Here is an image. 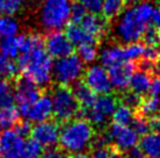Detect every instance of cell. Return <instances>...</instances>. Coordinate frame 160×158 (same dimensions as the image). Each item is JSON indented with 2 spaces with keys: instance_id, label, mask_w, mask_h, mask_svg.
Returning <instances> with one entry per match:
<instances>
[{
  "instance_id": "60d3db41",
  "label": "cell",
  "mask_w": 160,
  "mask_h": 158,
  "mask_svg": "<svg viewBox=\"0 0 160 158\" xmlns=\"http://www.w3.org/2000/svg\"><path fill=\"white\" fill-rule=\"evenodd\" d=\"M151 132H160V116L154 115L148 118Z\"/></svg>"
},
{
  "instance_id": "4fadbf2b",
  "label": "cell",
  "mask_w": 160,
  "mask_h": 158,
  "mask_svg": "<svg viewBox=\"0 0 160 158\" xmlns=\"http://www.w3.org/2000/svg\"><path fill=\"white\" fill-rule=\"evenodd\" d=\"M25 142V137L17 129L0 132V154L6 158H19Z\"/></svg>"
},
{
  "instance_id": "ee69618b",
  "label": "cell",
  "mask_w": 160,
  "mask_h": 158,
  "mask_svg": "<svg viewBox=\"0 0 160 158\" xmlns=\"http://www.w3.org/2000/svg\"><path fill=\"white\" fill-rule=\"evenodd\" d=\"M152 22L154 25V29L160 33V6L154 8V13H153V16H152Z\"/></svg>"
},
{
  "instance_id": "52a82bcc",
  "label": "cell",
  "mask_w": 160,
  "mask_h": 158,
  "mask_svg": "<svg viewBox=\"0 0 160 158\" xmlns=\"http://www.w3.org/2000/svg\"><path fill=\"white\" fill-rule=\"evenodd\" d=\"M116 107H117V101L113 95L111 94L99 95L87 110L88 121L93 126H104L110 118H112Z\"/></svg>"
},
{
  "instance_id": "5b68a950",
  "label": "cell",
  "mask_w": 160,
  "mask_h": 158,
  "mask_svg": "<svg viewBox=\"0 0 160 158\" xmlns=\"http://www.w3.org/2000/svg\"><path fill=\"white\" fill-rule=\"evenodd\" d=\"M84 63L75 53L58 58L53 64V79L60 86L68 87L80 83L84 75Z\"/></svg>"
},
{
  "instance_id": "f6af8a7d",
  "label": "cell",
  "mask_w": 160,
  "mask_h": 158,
  "mask_svg": "<svg viewBox=\"0 0 160 158\" xmlns=\"http://www.w3.org/2000/svg\"><path fill=\"white\" fill-rule=\"evenodd\" d=\"M70 158H92V157H90L89 155L87 154V152H81V154H75V155H72Z\"/></svg>"
},
{
  "instance_id": "f35d334b",
  "label": "cell",
  "mask_w": 160,
  "mask_h": 158,
  "mask_svg": "<svg viewBox=\"0 0 160 158\" xmlns=\"http://www.w3.org/2000/svg\"><path fill=\"white\" fill-rule=\"evenodd\" d=\"M142 102V97H139V95H137V94H134V93H132V92H129L124 98V104L130 106L131 108L137 107V106H140Z\"/></svg>"
},
{
  "instance_id": "8d00e7d4",
  "label": "cell",
  "mask_w": 160,
  "mask_h": 158,
  "mask_svg": "<svg viewBox=\"0 0 160 158\" xmlns=\"http://www.w3.org/2000/svg\"><path fill=\"white\" fill-rule=\"evenodd\" d=\"M132 128L136 130L138 135H145L148 132H151L150 122H148V118H134L132 122Z\"/></svg>"
},
{
  "instance_id": "2e32d148",
  "label": "cell",
  "mask_w": 160,
  "mask_h": 158,
  "mask_svg": "<svg viewBox=\"0 0 160 158\" xmlns=\"http://www.w3.org/2000/svg\"><path fill=\"white\" fill-rule=\"evenodd\" d=\"M150 97L142 102V112L147 116H160V77L152 81Z\"/></svg>"
},
{
  "instance_id": "d6a6232c",
  "label": "cell",
  "mask_w": 160,
  "mask_h": 158,
  "mask_svg": "<svg viewBox=\"0 0 160 158\" xmlns=\"http://www.w3.org/2000/svg\"><path fill=\"white\" fill-rule=\"evenodd\" d=\"M42 154L43 152H42V148L40 145L38 144L35 141L29 140L25 142L19 158H41Z\"/></svg>"
},
{
  "instance_id": "d4e9b609",
  "label": "cell",
  "mask_w": 160,
  "mask_h": 158,
  "mask_svg": "<svg viewBox=\"0 0 160 158\" xmlns=\"http://www.w3.org/2000/svg\"><path fill=\"white\" fill-rule=\"evenodd\" d=\"M134 120L133 108L130 106L125 105L124 102L117 105L113 115H112V121L113 124H119V126H130Z\"/></svg>"
},
{
  "instance_id": "603a6c76",
  "label": "cell",
  "mask_w": 160,
  "mask_h": 158,
  "mask_svg": "<svg viewBox=\"0 0 160 158\" xmlns=\"http://www.w3.org/2000/svg\"><path fill=\"white\" fill-rule=\"evenodd\" d=\"M19 122V110L12 106L0 107V132L12 129Z\"/></svg>"
},
{
  "instance_id": "3957f363",
  "label": "cell",
  "mask_w": 160,
  "mask_h": 158,
  "mask_svg": "<svg viewBox=\"0 0 160 158\" xmlns=\"http://www.w3.org/2000/svg\"><path fill=\"white\" fill-rule=\"evenodd\" d=\"M95 129L85 118H72L63 124L60 130L58 143L64 152L81 154L85 152L92 145Z\"/></svg>"
},
{
  "instance_id": "83f0119b",
  "label": "cell",
  "mask_w": 160,
  "mask_h": 158,
  "mask_svg": "<svg viewBox=\"0 0 160 158\" xmlns=\"http://www.w3.org/2000/svg\"><path fill=\"white\" fill-rule=\"evenodd\" d=\"M123 53H124V61L126 63H132L144 58L145 55V45L139 42L125 44L123 47Z\"/></svg>"
},
{
  "instance_id": "b9f144b4",
  "label": "cell",
  "mask_w": 160,
  "mask_h": 158,
  "mask_svg": "<svg viewBox=\"0 0 160 158\" xmlns=\"http://www.w3.org/2000/svg\"><path fill=\"white\" fill-rule=\"evenodd\" d=\"M15 129H17V130H18V132H20V134H21L23 137L27 136V135H28V134L32 132V128H31V126L28 124V122L19 123Z\"/></svg>"
},
{
  "instance_id": "836d02e7",
  "label": "cell",
  "mask_w": 160,
  "mask_h": 158,
  "mask_svg": "<svg viewBox=\"0 0 160 158\" xmlns=\"http://www.w3.org/2000/svg\"><path fill=\"white\" fill-rule=\"evenodd\" d=\"M76 4L80 5L88 13L97 14L102 9L103 0H76Z\"/></svg>"
},
{
  "instance_id": "c3c4849f",
  "label": "cell",
  "mask_w": 160,
  "mask_h": 158,
  "mask_svg": "<svg viewBox=\"0 0 160 158\" xmlns=\"http://www.w3.org/2000/svg\"><path fill=\"white\" fill-rule=\"evenodd\" d=\"M0 158H6V157H4V156H2V155L0 154Z\"/></svg>"
},
{
  "instance_id": "4316f807",
  "label": "cell",
  "mask_w": 160,
  "mask_h": 158,
  "mask_svg": "<svg viewBox=\"0 0 160 158\" xmlns=\"http://www.w3.org/2000/svg\"><path fill=\"white\" fill-rule=\"evenodd\" d=\"M124 0H103L102 12L103 16L109 20L118 19L119 15L124 12Z\"/></svg>"
},
{
  "instance_id": "7dc6e473",
  "label": "cell",
  "mask_w": 160,
  "mask_h": 158,
  "mask_svg": "<svg viewBox=\"0 0 160 158\" xmlns=\"http://www.w3.org/2000/svg\"><path fill=\"white\" fill-rule=\"evenodd\" d=\"M124 1H126V2H130V4L134 5V4H138V2H140L142 0H124Z\"/></svg>"
},
{
  "instance_id": "8fae6325",
  "label": "cell",
  "mask_w": 160,
  "mask_h": 158,
  "mask_svg": "<svg viewBox=\"0 0 160 158\" xmlns=\"http://www.w3.org/2000/svg\"><path fill=\"white\" fill-rule=\"evenodd\" d=\"M43 47L50 57L58 59L70 55L74 45L69 41L67 34L58 30L49 33L43 42Z\"/></svg>"
},
{
  "instance_id": "277c9868",
  "label": "cell",
  "mask_w": 160,
  "mask_h": 158,
  "mask_svg": "<svg viewBox=\"0 0 160 158\" xmlns=\"http://www.w3.org/2000/svg\"><path fill=\"white\" fill-rule=\"evenodd\" d=\"M71 0H42L39 7V22L48 31H58L71 18Z\"/></svg>"
},
{
  "instance_id": "ba28073f",
  "label": "cell",
  "mask_w": 160,
  "mask_h": 158,
  "mask_svg": "<svg viewBox=\"0 0 160 158\" xmlns=\"http://www.w3.org/2000/svg\"><path fill=\"white\" fill-rule=\"evenodd\" d=\"M107 138L113 144L116 150L128 152L136 148L139 141V135L136 132L132 126L112 124L107 130Z\"/></svg>"
},
{
  "instance_id": "7bdbcfd3",
  "label": "cell",
  "mask_w": 160,
  "mask_h": 158,
  "mask_svg": "<svg viewBox=\"0 0 160 158\" xmlns=\"http://www.w3.org/2000/svg\"><path fill=\"white\" fill-rule=\"evenodd\" d=\"M125 158H146L145 157V155L142 154V151L139 148H133V149H131L130 151L126 152V156Z\"/></svg>"
},
{
  "instance_id": "cb8c5ba5",
  "label": "cell",
  "mask_w": 160,
  "mask_h": 158,
  "mask_svg": "<svg viewBox=\"0 0 160 158\" xmlns=\"http://www.w3.org/2000/svg\"><path fill=\"white\" fill-rule=\"evenodd\" d=\"M72 92L75 94V98L78 105L84 107V108H89L90 106L93 104V101L96 100V94L90 90L84 83H77L75 87L72 90Z\"/></svg>"
},
{
  "instance_id": "bcb514c9",
  "label": "cell",
  "mask_w": 160,
  "mask_h": 158,
  "mask_svg": "<svg viewBox=\"0 0 160 158\" xmlns=\"http://www.w3.org/2000/svg\"><path fill=\"white\" fill-rule=\"evenodd\" d=\"M157 70H158V72L160 73V53H159V56H158V58H157Z\"/></svg>"
},
{
  "instance_id": "ac0fdd59",
  "label": "cell",
  "mask_w": 160,
  "mask_h": 158,
  "mask_svg": "<svg viewBox=\"0 0 160 158\" xmlns=\"http://www.w3.org/2000/svg\"><path fill=\"white\" fill-rule=\"evenodd\" d=\"M152 77L146 70H137L134 71L131 79H130V92L142 97L144 94L150 92L152 86Z\"/></svg>"
},
{
  "instance_id": "9a60e30c",
  "label": "cell",
  "mask_w": 160,
  "mask_h": 158,
  "mask_svg": "<svg viewBox=\"0 0 160 158\" xmlns=\"http://www.w3.org/2000/svg\"><path fill=\"white\" fill-rule=\"evenodd\" d=\"M40 95L39 87L26 79H21L14 88V100L18 102L20 110L32 105Z\"/></svg>"
},
{
  "instance_id": "1f68e13d",
  "label": "cell",
  "mask_w": 160,
  "mask_h": 158,
  "mask_svg": "<svg viewBox=\"0 0 160 158\" xmlns=\"http://www.w3.org/2000/svg\"><path fill=\"white\" fill-rule=\"evenodd\" d=\"M18 71V66L13 62L6 58L4 55L0 53V80H6L7 78H11L15 76Z\"/></svg>"
},
{
  "instance_id": "ffe728a7",
  "label": "cell",
  "mask_w": 160,
  "mask_h": 158,
  "mask_svg": "<svg viewBox=\"0 0 160 158\" xmlns=\"http://www.w3.org/2000/svg\"><path fill=\"white\" fill-rule=\"evenodd\" d=\"M99 61L104 67H111L117 64H120L124 61L123 47L119 44H109L99 51Z\"/></svg>"
},
{
  "instance_id": "8992f818",
  "label": "cell",
  "mask_w": 160,
  "mask_h": 158,
  "mask_svg": "<svg viewBox=\"0 0 160 158\" xmlns=\"http://www.w3.org/2000/svg\"><path fill=\"white\" fill-rule=\"evenodd\" d=\"M50 100L53 106V115L58 121L68 122L78 114L80 105L70 88L63 86L55 88L52 92Z\"/></svg>"
},
{
  "instance_id": "9c48e42d",
  "label": "cell",
  "mask_w": 160,
  "mask_h": 158,
  "mask_svg": "<svg viewBox=\"0 0 160 158\" xmlns=\"http://www.w3.org/2000/svg\"><path fill=\"white\" fill-rule=\"evenodd\" d=\"M84 84L95 94H109L111 91V83L109 78V72L107 67L102 64H91L84 71Z\"/></svg>"
},
{
  "instance_id": "30bf717a",
  "label": "cell",
  "mask_w": 160,
  "mask_h": 158,
  "mask_svg": "<svg viewBox=\"0 0 160 158\" xmlns=\"http://www.w3.org/2000/svg\"><path fill=\"white\" fill-rule=\"evenodd\" d=\"M61 128L55 121L47 120L43 122L36 123L32 128L33 141H35L41 148L52 149L58 143Z\"/></svg>"
},
{
  "instance_id": "74e56055",
  "label": "cell",
  "mask_w": 160,
  "mask_h": 158,
  "mask_svg": "<svg viewBox=\"0 0 160 158\" xmlns=\"http://www.w3.org/2000/svg\"><path fill=\"white\" fill-rule=\"evenodd\" d=\"M85 15H87V12H85L84 9L81 7L80 5L77 4H72V8H71V18H70V21L72 23H80L83 18H84Z\"/></svg>"
},
{
  "instance_id": "e575fe53",
  "label": "cell",
  "mask_w": 160,
  "mask_h": 158,
  "mask_svg": "<svg viewBox=\"0 0 160 158\" xmlns=\"http://www.w3.org/2000/svg\"><path fill=\"white\" fill-rule=\"evenodd\" d=\"M92 158H122L119 152L112 148V146H105L101 145L93 151Z\"/></svg>"
},
{
  "instance_id": "ab89813d",
  "label": "cell",
  "mask_w": 160,
  "mask_h": 158,
  "mask_svg": "<svg viewBox=\"0 0 160 158\" xmlns=\"http://www.w3.org/2000/svg\"><path fill=\"white\" fill-rule=\"evenodd\" d=\"M41 158H68L67 152H64L62 149H58V148H52V149H47L42 154Z\"/></svg>"
},
{
  "instance_id": "44dd1931",
  "label": "cell",
  "mask_w": 160,
  "mask_h": 158,
  "mask_svg": "<svg viewBox=\"0 0 160 158\" xmlns=\"http://www.w3.org/2000/svg\"><path fill=\"white\" fill-rule=\"evenodd\" d=\"M66 34H67L71 44L78 47V48L82 45H85V44L96 43V41H97L93 36L90 35L89 33H87L80 25H75V23L68 27Z\"/></svg>"
},
{
  "instance_id": "f1b7e54d",
  "label": "cell",
  "mask_w": 160,
  "mask_h": 158,
  "mask_svg": "<svg viewBox=\"0 0 160 158\" xmlns=\"http://www.w3.org/2000/svg\"><path fill=\"white\" fill-rule=\"evenodd\" d=\"M77 56L84 64H93L99 56V50H98L96 43L92 44H85L78 48V53Z\"/></svg>"
},
{
  "instance_id": "7a4b0ae2",
  "label": "cell",
  "mask_w": 160,
  "mask_h": 158,
  "mask_svg": "<svg viewBox=\"0 0 160 158\" xmlns=\"http://www.w3.org/2000/svg\"><path fill=\"white\" fill-rule=\"evenodd\" d=\"M53 61L41 45L20 55L19 67L26 79L38 87L49 85L53 79Z\"/></svg>"
},
{
  "instance_id": "7c38bea8",
  "label": "cell",
  "mask_w": 160,
  "mask_h": 158,
  "mask_svg": "<svg viewBox=\"0 0 160 158\" xmlns=\"http://www.w3.org/2000/svg\"><path fill=\"white\" fill-rule=\"evenodd\" d=\"M26 122L40 123L49 120L53 115V106L49 95H40L32 105L26 107L25 109L20 110Z\"/></svg>"
},
{
  "instance_id": "6da1fadb",
  "label": "cell",
  "mask_w": 160,
  "mask_h": 158,
  "mask_svg": "<svg viewBox=\"0 0 160 158\" xmlns=\"http://www.w3.org/2000/svg\"><path fill=\"white\" fill-rule=\"evenodd\" d=\"M153 13L154 6L150 1H140L124 9L113 28L117 40L125 44L138 42L148 29Z\"/></svg>"
},
{
  "instance_id": "5bb4252c",
  "label": "cell",
  "mask_w": 160,
  "mask_h": 158,
  "mask_svg": "<svg viewBox=\"0 0 160 158\" xmlns=\"http://www.w3.org/2000/svg\"><path fill=\"white\" fill-rule=\"evenodd\" d=\"M108 72H109V78H110L112 88H115L117 91H124L126 87H129L131 76L134 72L133 64L123 62L120 64L109 67Z\"/></svg>"
},
{
  "instance_id": "484cf974",
  "label": "cell",
  "mask_w": 160,
  "mask_h": 158,
  "mask_svg": "<svg viewBox=\"0 0 160 158\" xmlns=\"http://www.w3.org/2000/svg\"><path fill=\"white\" fill-rule=\"evenodd\" d=\"M0 53L8 59H14L21 55V45L19 36L0 41Z\"/></svg>"
},
{
  "instance_id": "d6986e66",
  "label": "cell",
  "mask_w": 160,
  "mask_h": 158,
  "mask_svg": "<svg viewBox=\"0 0 160 158\" xmlns=\"http://www.w3.org/2000/svg\"><path fill=\"white\" fill-rule=\"evenodd\" d=\"M139 149L147 158H160V132H148L139 141Z\"/></svg>"
},
{
  "instance_id": "f546056e",
  "label": "cell",
  "mask_w": 160,
  "mask_h": 158,
  "mask_svg": "<svg viewBox=\"0 0 160 158\" xmlns=\"http://www.w3.org/2000/svg\"><path fill=\"white\" fill-rule=\"evenodd\" d=\"M14 101V88L7 80H0V107L12 106Z\"/></svg>"
},
{
  "instance_id": "e0dca14e",
  "label": "cell",
  "mask_w": 160,
  "mask_h": 158,
  "mask_svg": "<svg viewBox=\"0 0 160 158\" xmlns=\"http://www.w3.org/2000/svg\"><path fill=\"white\" fill-rule=\"evenodd\" d=\"M77 25H80L87 33H89L90 35L93 36L96 40L102 37L107 33L108 29V25L105 20L97 14L88 13L83 18V20Z\"/></svg>"
},
{
  "instance_id": "d590c367",
  "label": "cell",
  "mask_w": 160,
  "mask_h": 158,
  "mask_svg": "<svg viewBox=\"0 0 160 158\" xmlns=\"http://www.w3.org/2000/svg\"><path fill=\"white\" fill-rule=\"evenodd\" d=\"M145 39V47L160 49V33L157 29H147L144 35Z\"/></svg>"
},
{
  "instance_id": "7402d4cb",
  "label": "cell",
  "mask_w": 160,
  "mask_h": 158,
  "mask_svg": "<svg viewBox=\"0 0 160 158\" xmlns=\"http://www.w3.org/2000/svg\"><path fill=\"white\" fill-rule=\"evenodd\" d=\"M20 23L14 16L0 15V41L18 36Z\"/></svg>"
},
{
  "instance_id": "4dcf8cb0",
  "label": "cell",
  "mask_w": 160,
  "mask_h": 158,
  "mask_svg": "<svg viewBox=\"0 0 160 158\" xmlns=\"http://www.w3.org/2000/svg\"><path fill=\"white\" fill-rule=\"evenodd\" d=\"M23 0H0V15L13 16L22 8Z\"/></svg>"
}]
</instances>
